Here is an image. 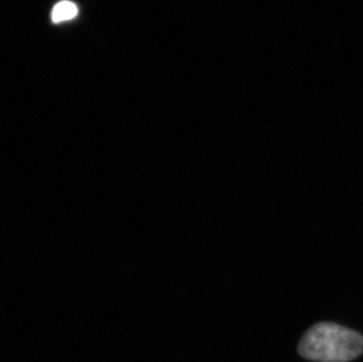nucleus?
Returning <instances> with one entry per match:
<instances>
[{"instance_id":"nucleus-2","label":"nucleus","mask_w":363,"mask_h":362,"mask_svg":"<svg viewBox=\"0 0 363 362\" xmlns=\"http://www.w3.org/2000/svg\"><path fill=\"white\" fill-rule=\"evenodd\" d=\"M78 14V7L76 4L71 1H62L55 5L52 11V21L62 23V21H71Z\"/></svg>"},{"instance_id":"nucleus-1","label":"nucleus","mask_w":363,"mask_h":362,"mask_svg":"<svg viewBox=\"0 0 363 362\" xmlns=\"http://www.w3.org/2000/svg\"><path fill=\"white\" fill-rule=\"evenodd\" d=\"M362 352V335L333 322H320L313 326L298 344V353L314 361L347 362Z\"/></svg>"}]
</instances>
